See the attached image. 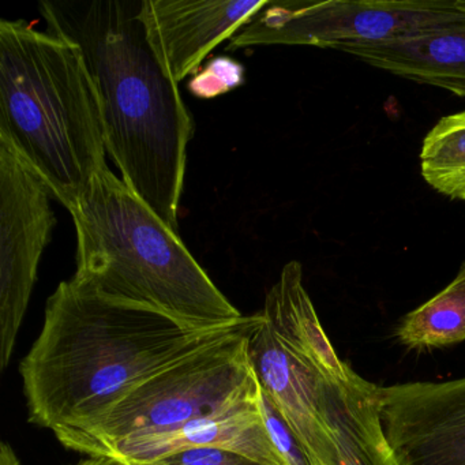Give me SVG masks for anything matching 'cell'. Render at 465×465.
Returning a JSON list of instances; mask_svg holds the SVG:
<instances>
[{"label": "cell", "mask_w": 465, "mask_h": 465, "mask_svg": "<svg viewBox=\"0 0 465 465\" xmlns=\"http://www.w3.org/2000/svg\"><path fill=\"white\" fill-rule=\"evenodd\" d=\"M465 25V0L434 2H269L228 42L334 48L424 36Z\"/></svg>", "instance_id": "obj_7"}, {"label": "cell", "mask_w": 465, "mask_h": 465, "mask_svg": "<svg viewBox=\"0 0 465 465\" xmlns=\"http://www.w3.org/2000/svg\"><path fill=\"white\" fill-rule=\"evenodd\" d=\"M74 465H127L122 460L115 459L111 456H89L88 459L83 460Z\"/></svg>", "instance_id": "obj_20"}, {"label": "cell", "mask_w": 465, "mask_h": 465, "mask_svg": "<svg viewBox=\"0 0 465 465\" xmlns=\"http://www.w3.org/2000/svg\"><path fill=\"white\" fill-rule=\"evenodd\" d=\"M192 448L225 449L262 465H288L272 442L258 399L178 429L124 438L108 446L100 456L115 457L124 462H143Z\"/></svg>", "instance_id": "obj_11"}, {"label": "cell", "mask_w": 465, "mask_h": 465, "mask_svg": "<svg viewBox=\"0 0 465 465\" xmlns=\"http://www.w3.org/2000/svg\"><path fill=\"white\" fill-rule=\"evenodd\" d=\"M258 321V312L244 317L224 336L143 381L91 423L54 434L64 448L100 456L124 438L178 429L255 401L260 382L250 363L247 344Z\"/></svg>", "instance_id": "obj_5"}, {"label": "cell", "mask_w": 465, "mask_h": 465, "mask_svg": "<svg viewBox=\"0 0 465 465\" xmlns=\"http://www.w3.org/2000/svg\"><path fill=\"white\" fill-rule=\"evenodd\" d=\"M0 465H21L20 459L9 443L0 445Z\"/></svg>", "instance_id": "obj_19"}, {"label": "cell", "mask_w": 465, "mask_h": 465, "mask_svg": "<svg viewBox=\"0 0 465 465\" xmlns=\"http://www.w3.org/2000/svg\"><path fill=\"white\" fill-rule=\"evenodd\" d=\"M243 320L200 328L73 280L62 282L20 364L29 420L54 432L85 426L143 381Z\"/></svg>", "instance_id": "obj_1"}, {"label": "cell", "mask_w": 465, "mask_h": 465, "mask_svg": "<svg viewBox=\"0 0 465 465\" xmlns=\"http://www.w3.org/2000/svg\"><path fill=\"white\" fill-rule=\"evenodd\" d=\"M383 435L401 465H465V377L375 386Z\"/></svg>", "instance_id": "obj_9"}, {"label": "cell", "mask_w": 465, "mask_h": 465, "mask_svg": "<svg viewBox=\"0 0 465 465\" xmlns=\"http://www.w3.org/2000/svg\"><path fill=\"white\" fill-rule=\"evenodd\" d=\"M48 32L74 43L102 110L107 153L124 183L175 232L194 121L157 59L141 2H42Z\"/></svg>", "instance_id": "obj_2"}, {"label": "cell", "mask_w": 465, "mask_h": 465, "mask_svg": "<svg viewBox=\"0 0 465 465\" xmlns=\"http://www.w3.org/2000/svg\"><path fill=\"white\" fill-rule=\"evenodd\" d=\"M268 0H143L146 36L175 83L201 69L220 43L231 40Z\"/></svg>", "instance_id": "obj_10"}, {"label": "cell", "mask_w": 465, "mask_h": 465, "mask_svg": "<svg viewBox=\"0 0 465 465\" xmlns=\"http://www.w3.org/2000/svg\"><path fill=\"white\" fill-rule=\"evenodd\" d=\"M420 170L440 194L465 201V110L440 119L426 135Z\"/></svg>", "instance_id": "obj_15"}, {"label": "cell", "mask_w": 465, "mask_h": 465, "mask_svg": "<svg viewBox=\"0 0 465 465\" xmlns=\"http://www.w3.org/2000/svg\"><path fill=\"white\" fill-rule=\"evenodd\" d=\"M397 77L465 97V25L424 36L340 48Z\"/></svg>", "instance_id": "obj_13"}, {"label": "cell", "mask_w": 465, "mask_h": 465, "mask_svg": "<svg viewBox=\"0 0 465 465\" xmlns=\"http://www.w3.org/2000/svg\"><path fill=\"white\" fill-rule=\"evenodd\" d=\"M0 134L66 209L108 167L99 97L74 43L0 21Z\"/></svg>", "instance_id": "obj_3"}, {"label": "cell", "mask_w": 465, "mask_h": 465, "mask_svg": "<svg viewBox=\"0 0 465 465\" xmlns=\"http://www.w3.org/2000/svg\"><path fill=\"white\" fill-rule=\"evenodd\" d=\"M250 331V363L312 465H336L326 421V380L341 359L326 336L303 285L298 261L282 268Z\"/></svg>", "instance_id": "obj_6"}, {"label": "cell", "mask_w": 465, "mask_h": 465, "mask_svg": "<svg viewBox=\"0 0 465 465\" xmlns=\"http://www.w3.org/2000/svg\"><path fill=\"white\" fill-rule=\"evenodd\" d=\"M258 402H260L261 415H262L263 423L271 435L272 442L277 451L282 454L284 461L288 465H312L298 438L293 434L280 411L277 410L273 400L261 388V385Z\"/></svg>", "instance_id": "obj_17"}, {"label": "cell", "mask_w": 465, "mask_h": 465, "mask_svg": "<svg viewBox=\"0 0 465 465\" xmlns=\"http://www.w3.org/2000/svg\"><path fill=\"white\" fill-rule=\"evenodd\" d=\"M67 211L77 232L73 282L200 328L243 320L179 233L110 168L96 173Z\"/></svg>", "instance_id": "obj_4"}, {"label": "cell", "mask_w": 465, "mask_h": 465, "mask_svg": "<svg viewBox=\"0 0 465 465\" xmlns=\"http://www.w3.org/2000/svg\"><path fill=\"white\" fill-rule=\"evenodd\" d=\"M50 189L0 134V367L15 352L56 217Z\"/></svg>", "instance_id": "obj_8"}, {"label": "cell", "mask_w": 465, "mask_h": 465, "mask_svg": "<svg viewBox=\"0 0 465 465\" xmlns=\"http://www.w3.org/2000/svg\"><path fill=\"white\" fill-rule=\"evenodd\" d=\"M243 66L227 56L212 59L190 80L189 91L198 99H214L243 84Z\"/></svg>", "instance_id": "obj_16"}, {"label": "cell", "mask_w": 465, "mask_h": 465, "mask_svg": "<svg viewBox=\"0 0 465 465\" xmlns=\"http://www.w3.org/2000/svg\"><path fill=\"white\" fill-rule=\"evenodd\" d=\"M127 465H262L235 451L219 448L182 449L159 459Z\"/></svg>", "instance_id": "obj_18"}, {"label": "cell", "mask_w": 465, "mask_h": 465, "mask_svg": "<svg viewBox=\"0 0 465 465\" xmlns=\"http://www.w3.org/2000/svg\"><path fill=\"white\" fill-rule=\"evenodd\" d=\"M374 383L342 361L326 380V421L336 465H401L383 435Z\"/></svg>", "instance_id": "obj_12"}, {"label": "cell", "mask_w": 465, "mask_h": 465, "mask_svg": "<svg viewBox=\"0 0 465 465\" xmlns=\"http://www.w3.org/2000/svg\"><path fill=\"white\" fill-rule=\"evenodd\" d=\"M396 337L402 347L416 352H429L464 341L465 261L456 279L445 290L402 318Z\"/></svg>", "instance_id": "obj_14"}]
</instances>
